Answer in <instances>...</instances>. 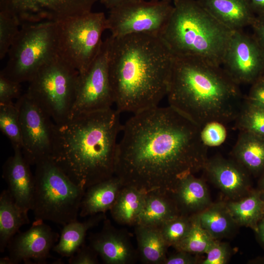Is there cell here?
Returning a JSON list of instances; mask_svg holds the SVG:
<instances>
[{
    "label": "cell",
    "mask_w": 264,
    "mask_h": 264,
    "mask_svg": "<svg viewBox=\"0 0 264 264\" xmlns=\"http://www.w3.org/2000/svg\"><path fill=\"white\" fill-rule=\"evenodd\" d=\"M201 128L169 105L134 113L122 125L114 176L123 185L172 193L184 177L204 169Z\"/></svg>",
    "instance_id": "6da1fadb"
},
{
    "label": "cell",
    "mask_w": 264,
    "mask_h": 264,
    "mask_svg": "<svg viewBox=\"0 0 264 264\" xmlns=\"http://www.w3.org/2000/svg\"><path fill=\"white\" fill-rule=\"evenodd\" d=\"M109 43V73L120 113L158 106L166 96L174 55L159 36L133 34Z\"/></svg>",
    "instance_id": "7a4b0ae2"
},
{
    "label": "cell",
    "mask_w": 264,
    "mask_h": 264,
    "mask_svg": "<svg viewBox=\"0 0 264 264\" xmlns=\"http://www.w3.org/2000/svg\"><path fill=\"white\" fill-rule=\"evenodd\" d=\"M120 113L110 108L54 123L50 158L85 190L114 176Z\"/></svg>",
    "instance_id": "3957f363"
},
{
    "label": "cell",
    "mask_w": 264,
    "mask_h": 264,
    "mask_svg": "<svg viewBox=\"0 0 264 264\" xmlns=\"http://www.w3.org/2000/svg\"><path fill=\"white\" fill-rule=\"evenodd\" d=\"M166 97L170 106L201 128L210 122L235 121L244 100L221 66L174 55Z\"/></svg>",
    "instance_id": "277c9868"
},
{
    "label": "cell",
    "mask_w": 264,
    "mask_h": 264,
    "mask_svg": "<svg viewBox=\"0 0 264 264\" xmlns=\"http://www.w3.org/2000/svg\"><path fill=\"white\" fill-rule=\"evenodd\" d=\"M160 35L174 56H191L217 66L233 31L219 22L197 0H177Z\"/></svg>",
    "instance_id": "5b68a950"
},
{
    "label": "cell",
    "mask_w": 264,
    "mask_h": 264,
    "mask_svg": "<svg viewBox=\"0 0 264 264\" xmlns=\"http://www.w3.org/2000/svg\"><path fill=\"white\" fill-rule=\"evenodd\" d=\"M35 166L31 209L35 219L63 226L77 220L86 190L73 182L50 158Z\"/></svg>",
    "instance_id": "8992f818"
},
{
    "label": "cell",
    "mask_w": 264,
    "mask_h": 264,
    "mask_svg": "<svg viewBox=\"0 0 264 264\" xmlns=\"http://www.w3.org/2000/svg\"><path fill=\"white\" fill-rule=\"evenodd\" d=\"M0 74L13 81H30L46 63L58 55L56 22L21 25Z\"/></svg>",
    "instance_id": "52a82bcc"
},
{
    "label": "cell",
    "mask_w": 264,
    "mask_h": 264,
    "mask_svg": "<svg viewBox=\"0 0 264 264\" xmlns=\"http://www.w3.org/2000/svg\"><path fill=\"white\" fill-rule=\"evenodd\" d=\"M79 73L58 55L44 65L25 92L56 124L67 120L75 100Z\"/></svg>",
    "instance_id": "ba28073f"
},
{
    "label": "cell",
    "mask_w": 264,
    "mask_h": 264,
    "mask_svg": "<svg viewBox=\"0 0 264 264\" xmlns=\"http://www.w3.org/2000/svg\"><path fill=\"white\" fill-rule=\"evenodd\" d=\"M58 55L84 73L98 55L108 29L107 17L103 12H92L56 22Z\"/></svg>",
    "instance_id": "9c48e42d"
},
{
    "label": "cell",
    "mask_w": 264,
    "mask_h": 264,
    "mask_svg": "<svg viewBox=\"0 0 264 264\" xmlns=\"http://www.w3.org/2000/svg\"><path fill=\"white\" fill-rule=\"evenodd\" d=\"M169 0H133L110 10L108 29L113 37L133 34L159 36L172 13Z\"/></svg>",
    "instance_id": "30bf717a"
},
{
    "label": "cell",
    "mask_w": 264,
    "mask_h": 264,
    "mask_svg": "<svg viewBox=\"0 0 264 264\" xmlns=\"http://www.w3.org/2000/svg\"><path fill=\"white\" fill-rule=\"evenodd\" d=\"M109 59L107 38L88 70L79 74L76 98L69 118L83 113L109 109L114 105Z\"/></svg>",
    "instance_id": "8fae6325"
},
{
    "label": "cell",
    "mask_w": 264,
    "mask_h": 264,
    "mask_svg": "<svg viewBox=\"0 0 264 264\" xmlns=\"http://www.w3.org/2000/svg\"><path fill=\"white\" fill-rule=\"evenodd\" d=\"M20 113L23 155L30 165L50 158L54 123L26 93L15 102Z\"/></svg>",
    "instance_id": "7c38bea8"
},
{
    "label": "cell",
    "mask_w": 264,
    "mask_h": 264,
    "mask_svg": "<svg viewBox=\"0 0 264 264\" xmlns=\"http://www.w3.org/2000/svg\"><path fill=\"white\" fill-rule=\"evenodd\" d=\"M222 67L237 84H251L264 74V51L252 35L233 31L224 53Z\"/></svg>",
    "instance_id": "4fadbf2b"
},
{
    "label": "cell",
    "mask_w": 264,
    "mask_h": 264,
    "mask_svg": "<svg viewBox=\"0 0 264 264\" xmlns=\"http://www.w3.org/2000/svg\"><path fill=\"white\" fill-rule=\"evenodd\" d=\"M101 0H0V11L16 17L21 25L56 22L91 11Z\"/></svg>",
    "instance_id": "5bb4252c"
},
{
    "label": "cell",
    "mask_w": 264,
    "mask_h": 264,
    "mask_svg": "<svg viewBox=\"0 0 264 264\" xmlns=\"http://www.w3.org/2000/svg\"><path fill=\"white\" fill-rule=\"evenodd\" d=\"M60 235L44 221L35 220L24 232H18L9 242L8 256L12 264H45Z\"/></svg>",
    "instance_id": "9a60e30c"
},
{
    "label": "cell",
    "mask_w": 264,
    "mask_h": 264,
    "mask_svg": "<svg viewBox=\"0 0 264 264\" xmlns=\"http://www.w3.org/2000/svg\"><path fill=\"white\" fill-rule=\"evenodd\" d=\"M89 245L107 264H130L135 262L138 252L128 235L106 220L102 230L89 237Z\"/></svg>",
    "instance_id": "2e32d148"
},
{
    "label": "cell",
    "mask_w": 264,
    "mask_h": 264,
    "mask_svg": "<svg viewBox=\"0 0 264 264\" xmlns=\"http://www.w3.org/2000/svg\"><path fill=\"white\" fill-rule=\"evenodd\" d=\"M13 154L8 158L2 167V177L16 203L23 210L31 209L35 179L30 165L25 159L22 149L14 148Z\"/></svg>",
    "instance_id": "e0dca14e"
},
{
    "label": "cell",
    "mask_w": 264,
    "mask_h": 264,
    "mask_svg": "<svg viewBox=\"0 0 264 264\" xmlns=\"http://www.w3.org/2000/svg\"><path fill=\"white\" fill-rule=\"evenodd\" d=\"M203 169L214 183L230 197H239L248 186L247 171L235 160L214 157L208 159Z\"/></svg>",
    "instance_id": "ac0fdd59"
},
{
    "label": "cell",
    "mask_w": 264,
    "mask_h": 264,
    "mask_svg": "<svg viewBox=\"0 0 264 264\" xmlns=\"http://www.w3.org/2000/svg\"><path fill=\"white\" fill-rule=\"evenodd\" d=\"M219 22L233 31L251 26L256 15L246 0H197Z\"/></svg>",
    "instance_id": "d6986e66"
},
{
    "label": "cell",
    "mask_w": 264,
    "mask_h": 264,
    "mask_svg": "<svg viewBox=\"0 0 264 264\" xmlns=\"http://www.w3.org/2000/svg\"><path fill=\"white\" fill-rule=\"evenodd\" d=\"M122 186L121 180L114 176L88 187L83 197L79 215L85 217L110 210Z\"/></svg>",
    "instance_id": "ffe728a7"
},
{
    "label": "cell",
    "mask_w": 264,
    "mask_h": 264,
    "mask_svg": "<svg viewBox=\"0 0 264 264\" xmlns=\"http://www.w3.org/2000/svg\"><path fill=\"white\" fill-rule=\"evenodd\" d=\"M180 215L200 211L206 207L210 201L209 193L205 184L194 175L187 176L177 184L170 194Z\"/></svg>",
    "instance_id": "44dd1931"
},
{
    "label": "cell",
    "mask_w": 264,
    "mask_h": 264,
    "mask_svg": "<svg viewBox=\"0 0 264 264\" xmlns=\"http://www.w3.org/2000/svg\"><path fill=\"white\" fill-rule=\"evenodd\" d=\"M180 215L170 194L159 191L147 192L145 203L136 224L160 227Z\"/></svg>",
    "instance_id": "7402d4cb"
},
{
    "label": "cell",
    "mask_w": 264,
    "mask_h": 264,
    "mask_svg": "<svg viewBox=\"0 0 264 264\" xmlns=\"http://www.w3.org/2000/svg\"><path fill=\"white\" fill-rule=\"evenodd\" d=\"M28 212L15 202L8 189L0 195V252H3L11 239L23 225L30 223Z\"/></svg>",
    "instance_id": "603a6c76"
},
{
    "label": "cell",
    "mask_w": 264,
    "mask_h": 264,
    "mask_svg": "<svg viewBox=\"0 0 264 264\" xmlns=\"http://www.w3.org/2000/svg\"><path fill=\"white\" fill-rule=\"evenodd\" d=\"M235 160L247 172L264 170V137L240 131L232 150Z\"/></svg>",
    "instance_id": "cb8c5ba5"
},
{
    "label": "cell",
    "mask_w": 264,
    "mask_h": 264,
    "mask_svg": "<svg viewBox=\"0 0 264 264\" xmlns=\"http://www.w3.org/2000/svg\"><path fill=\"white\" fill-rule=\"evenodd\" d=\"M138 255L147 264H164L168 245L159 227L136 224Z\"/></svg>",
    "instance_id": "d4e9b609"
},
{
    "label": "cell",
    "mask_w": 264,
    "mask_h": 264,
    "mask_svg": "<svg viewBox=\"0 0 264 264\" xmlns=\"http://www.w3.org/2000/svg\"><path fill=\"white\" fill-rule=\"evenodd\" d=\"M146 194V192L135 187L123 185L110 209L113 220L119 224L135 225Z\"/></svg>",
    "instance_id": "484cf974"
},
{
    "label": "cell",
    "mask_w": 264,
    "mask_h": 264,
    "mask_svg": "<svg viewBox=\"0 0 264 264\" xmlns=\"http://www.w3.org/2000/svg\"><path fill=\"white\" fill-rule=\"evenodd\" d=\"M104 218V213H99L83 222L75 220L64 225L52 250L62 257H70L84 244L88 231L97 225Z\"/></svg>",
    "instance_id": "4316f807"
},
{
    "label": "cell",
    "mask_w": 264,
    "mask_h": 264,
    "mask_svg": "<svg viewBox=\"0 0 264 264\" xmlns=\"http://www.w3.org/2000/svg\"><path fill=\"white\" fill-rule=\"evenodd\" d=\"M226 207L235 222L246 226L256 227L264 214V200L259 193L230 202Z\"/></svg>",
    "instance_id": "83f0119b"
},
{
    "label": "cell",
    "mask_w": 264,
    "mask_h": 264,
    "mask_svg": "<svg viewBox=\"0 0 264 264\" xmlns=\"http://www.w3.org/2000/svg\"><path fill=\"white\" fill-rule=\"evenodd\" d=\"M196 217L201 226L214 239L227 235L235 222L226 206L221 204L205 208Z\"/></svg>",
    "instance_id": "f1b7e54d"
},
{
    "label": "cell",
    "mask_w": 264,
    "mask_h": 264,
    "mask_svg": "<svg viewBox=\"0 0 264 264\" xmlns=\"http://www.w3.org/2000/svg\"><path fill=\"white\" fill-rule=\"evenodd\" d=\"M191 226L185 237L175 247L178 251L190 253H206L215 239L201 226L196 216L191 217Z\"/></svg>",
    "instance_id": "f546056e"
},
{
    "label": "cell",
    "mask_w": 264,
    "mask_h": 264,
    "mask_svg": "<svg viewBox=\"0 0 264 264\" xmlns=\"http://www.w3.org/2000/svg\"><path fill=\"white\" fill-rule=\"evenodd\" d=\"M0 130L10 141L13 148L22 146L20 113L15 103L0 104Z\"/></svg>",
    "instance_id": "4dcf8cb0"
},
{
    "label": "cell",
    "mask_w": 264,
    "mask_h": 264,
    "mask_svg": "<svg viewBox=\"0 0 264 264\" xmlns=\"http://www.w3.org/2000/svg\"><path fill=\"white\" fill-rule=\"evenodd\" d=\"M235 121L240 131L264 137V108L248 101L245 97Z\"/></svg>",
    "instance_id": "1f68e13d"
},
{
    "label": "cell",
    "mask_w": 264,
    "mask_h": 264,
    "mask_svg": "<svg viewBox=\"0 0 264 264\" xmlns=\"http://www.w3.org/2000/svg\"><path fill=\"white\" fill-rule=\"evenodd\" d=\"M21 26L19 20L8 13L0 11V59L8 54Z\"/></svg>",
    "instance_id": "d6a6232c"
},
{
    "label": "cell",
    "mask_w": 264,
    "mask_h": 264,
    "mask_svg": "<svg viewBox=\"0 0 264 264\" xmlns=\"http://www.w3.org/2000/svg\"><path fill=\"white\" fill-rule=\"evenodd\" d=\"M191 223V217L179 215L159 227L168 246H175L185 237L190 230Z\"/></svg>",
    "instance_id": "836d02e7"
},
{
    "label": "cell",
    "mask_w": 264,
    "mask_h": 264,
    "mask_svg": "<svg viewBox=\"0 0 264 264\" xmlns=\"http://www.w3.org/2000/svg\"><path fill=\"white\" fill-rule=\"evenodd\" d=\"M227 132L225 124L212 121L204 125L200 130V137L204 144L207 147H217L226 140Z\"/></svg>",
    "instance_id": "e575fe53"
},
{
    "label": "cell",
    "mask_w": 264,
    "mask_h": 264,
    "mask_svg": "<svg viewBox=\"0 0 264 264\" xmlns=\"http://www.w3.org/2000/svg\"><path fill=\"white\" fill-rule=\"evenodd\" d=\"M22 95L21 83L13 81L0 73V104L12 103Z\"/></svg>",
    "instance_id": "d590c367"
},
{
    "label": "cell",
    "mask_w": 264,
    "mask_h": 264,
    "mask_svg": "<svg viewBox=\"0 0 264 264\" xmlns=\"http://www.w3.org/2000/svg\"><path fill=\"white\" fill-rule=\"evenodd\" d=\"M206 253L207 256L203 264H224L229 258V250L226 244L215 241Z\"/></svg>",
    "instance_id": "8d00e7d4"
},
{
    "label": "cell",
    "mask_w": 264,
    "mask_h": 264,
    "mask_svg": "<svg viewBox=\"0 0 264 264\" xmlns=\"http://www.w3.org/2000/svg\"><path fill=\"white\" fill-rule=\"evenodd\" d=\"M98 254L89 245L83 244L77 251L69 257V264H97Z\"/></svg>",
    "instance_id": "74e56055"
},
{
    "label": "cell",
    "mask_w": 264,
    "mask_h": 264,
    "mask_svg": "<svg viewBox=\"0 0 264 264\" xmlns=\"http://www.w3.org/2000/svg\"><path fill=\"white\" fill-rule=\"evenodd\" d=\"M245 98L249 101L264 108V80L260 78L252 84Z\"/></svg>",
    "instance_id": "f35d334b"
},
{
    "label": "cell",
    "mask_w": 264,
    "mask_h": 264,
    "mask_svg": "<svg viewBox=\"0 0 264 264\" xmlns=\"http://www.w3.org/2000/svg\"><path fill=\"white\" fill-rule=\"evenodd\" d=\"M191 253L178 251L176 253L166 258L164 264H194L196 263V258Z\"/></svg>",
    "instance_id": "ab89813d"
},
{
    "label": "cell",
    "mask_w": 264,
    "mask_h": 264,
    "mask_svg": "<svg viewBox=\"0 0 264 264\" xmlns=\"http://www.w3.org/2000/svg\"><path fill=\"white\" fill-rule=\"evenodd\" d=\"M253 30V37L264 51V16H256L251 26Z\"/></svg>",
    "instance_id": "60d3db41"
},
{
    "label": "cell",
    "mask_w": 264,
    "mask_h": 264,
    "mask_svg": "<svg viewBox=\"0 0 264 264\" xmlns=\"http://www.w3.org/2000/svg\"><path fill=\"white\" fill-rule=\"evenodd\" d=\"M246 1L256 16H264V0H246Z\"/></svg>",
    "instance_id": "b9f144b4"
},
{
    "label": "cell",
    "mask_w": 264,
    "mask_h": 264,
    "mask_svg": "<svg viewBox=\"0 0 264 264\" xmlns=\"http://www.w3.org/2000/svg\"><path fill=\"white\" fill-rule=\"evenodd\" d=\"M132 0H101L100 2L110 10L120 4Z\"/></svg>",
    "instance_id": "7bdbcfd3"
},
{
    "label": "cell",
    "mask_w": 264,
    "mask_h": 264,
    "mask_svg": "<svg viewBox=\"0 0 264 264\" xmlns=\"http://www.w3.org/2000/svg\"><path fill=\"white\" fill-rule=\"evenodd\" d=\"M257 230L261 240L264 243V218L260 221L257 225Z\"/></svg>",
    "instance_id": "ee69618b"
},
{
    "label": "cell",
    "mask_w": 264,
    "mask_h": 264,
    "mask_svg": "<svg viewBox=\"0 0 264 264\" xmlns=\"http://www.w3.org/2000/svg\"><path fill=\"white\" fill-rule=\"evenodd\" d=\"M0 264H12L11 260L8 256H5L0 259Z\"/></svg>",
    "instance_id": "f6af8a7d"
},
{
    "label": "cell",
    "mask_w": 264,
    "mask_h": 264,
    "mask_svg": "<svg viewBox=\"0 0 264 264\" xmlns=\"http://www.w3.org/2000/svg\"><path fill=\"white\" fill-rule=\"evenodd\" d=\"M262 185L263 188L264 189V176L263 177L262 180Z\"/></svg>",
    "instance_id": "bcb514c9"
},
{
    "label": "cell",
    "mask_w": 264,
    "mask_h": 264,
    "mask_svg": "<svg viewBox=\"0 0 264 264\" xmlns=\"http://www.w3.org/2000/svg\"><path fill=\"white\" fill-rule=\"evenodd\" d=\"M170 0V1H171V0H173V2H174V1H176V0Z\"/></svg>",
    "instance_id": "7dc6e473"
},
{
    "label": "cell",
    "mask_w": 264,
    "mask_h": 264,
    "mask_svg": "<svg viewBox=\"0 0 264 264\" xmlns=\"http://www.w3.org/2000/svg\"><path fill=\"white\" fill-rule=\"evenodd\" d=\"M261 78L264 80V74L263 75V76L261 77Z\"/></svg>",
    "instance_id": "c3c4849f"
},
{
    "label": "cell",
    "mask_w": 264,
    "mask_h": 264,
    "mask_svg": "<svg viewBox=\"0 0 264 264\" xmlns=\"http://www.w3.org/2000/svg\"></svg>",
    "instance_id": "681fc988"
}]
</instances>
